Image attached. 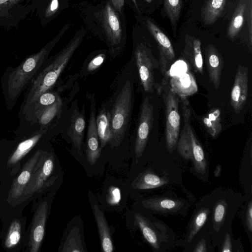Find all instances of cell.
<instances>
[{"label":"cell","instance_id":"6da1fadb","mask_svg":"<svg viewBox=\"0 0 252 252\" xmlns=\"http://www.w3.org/2000/svg\"><path fill=\"white\" fill-rule=\"evenodd\" d=\"M134 79L126 66L121 72L115 90L105 101L110 116L112 147L120 145L130 130L134 103Z\"/></svg>","mask_w":252,"mask_h":252},{"label":"cell","instance_id":"7a4b0ae2","mask_svg":"<svg viewBox=\"0 0 252 252\" xmlns=\"http://www.w3.org/2000/svg\"><path fill=\"white\" fill-rule=\"evenodd\" d=\"M57 37L37 52L27 56L18 66H8L0 79L6 109L12 110L22 94L27 90L58 41Z\"/></svg>","mask_w":252,"mask_h":252},{"label":"cell","instance_id":"3957f363","mask_svg":"<svg viewBox=\"0 0 252 252\" xmlns=\"http://www.w3.org/2000/svg\"><path fill=\"white\" fill-rule=\"evenodd\" d=\"M140 172L132 186L139 191L163 192L183 185L182 161L166 151L157 153Z\"/></svg>","mask_w":252,"mask_h":252},{"label":"cell","instance_id":"277c9868","mask_svg":"<svg viewBox=\"0 0 252 252\" xmlns=\"http://www.w3.org/2000/svg\"><path fill=\"white\" fill-rule=\"evenodd\" d=\"M82 38L77 37L58 53L47 59L25 91L24 97L20 107V122L25 117L37 98L42 93L54 88L80 45Z\"/></svg>","mask_w":252,"mask_h":252},{"label":"cell","instance_id":"5b68a950","mask_svg":"<svg viewBox=\"0 0 252 252\" xmlns=\"http://www.w3.org/2000/svg\"><path fill=\"white\" fill-rule=\"evenodd\" d=\"M208 194L210 213L206 223L214 248L226 232L242 204L249 197L229 188L219 187Z\"/></svg>","mask_w":252,"mask_h":252},{"label":"cell","instance_id":"8992f818","mask_svg":"<svg viewBox=\"0 0 252 252\" xmlns=\"http://www.w3.org/2000/svg\"><path fill=\"white\" fill-rule=\"evenodd\" d=\"M51 138L48 130L39 129L13 139H0V179L18 172L36 150Z\"/></svg>","mask_w":252,"mask_h":252},{"label":"cell","instance_id":"52a82bcc","mask_svg":"<svg viewBox=\"0 0 252 252\" xmlns=\"http://www.w3.org/2000/svg\"><path fill=\"white\" fill-rule=\"evenodd\" d=\"M47 142L38 148L22 165L18 173L0 179V219L23 213L26 207L24 193L32 171L40 159Z\"/></svg>","mask_w":252,"mask_h":252},{"label":"cell","instance_id":"ba28073f","mask_svg":"<svg viewBox=\"0 0 252 252\" xmlns=\"http://www.w3.org/2000/svg\"><path fill=\"white\" fill-rule=\"evenodd\" d=\"M145 213L134 214V225L144 240L155 252H165L173 248L177 240L173 230L148 211L145 210Z\"/></svg>","mask_w":252,"mask_h":252},{"label":"cell","instance_id":"9c48e42d","mask_svg":"<svg viewBox=\"0 0 252 252\" xmlns=\"http://www.w3.org/2000/svg\"><path fill=\"white\" fill-rule=\"evenodd\" d=\"M55 169V154L47 145L25 189L24 199L26 207L50 189L57 178Z\"/></svg>","mask_w":252,"mask_h":252},{"label":"cell","instance_id":"30bf717a","mask_svg":"<svg viewBox=\"0 0 252 252\" xmlns=\"http://www.w3.org/2000/svg\"><path fill=\"white\" fill-rule=\"evenodd\" d=\"M77 87L72 89L67 96H62L55 103L40 110L27 124L19 126L14 132L15 135H28L39 129H47L51 137L54 136L59 121L77 93Z\"/></svg>","mask_w":252,"mask_h":252},{"label":"cell","instance_id":"8fae6325","mask_svg":"<svg viewBox=\"0 0 252 252\" xmlns=\"http://www.w3.org/2000/svg\"><path fill=\"white\" fill-rule=\"evenodd\" d=\"M140 204L150 213L164 217L169 215L185 217L191 206L189 200L179 196L173 189L145 197L140 200Z\"/></svg>","mask_w":252,"mask_h":252},{"label":"cell","instance_id":"7c38bea8","mask_svg":"<svg viewBox=\"0 0 252 252\" xmlns=\"http://www.w3.org/2000/svg\"><path fill=\"white\" fill-rule=\"evenodd\" d=\"M86 129L85 105L80 110L77 99L71 101L59 121L55 134L60 132L66 136L72 147L78 152L82 151Z\"/></svg>","mask_w":252,"mask_h":252},{"label":"cell","instance_id":"4fadbf2b","mask_svg":"<svg viewBox=\"0 0 252 252\" xmlns=\"http://www.w3.org/2000/svg\"><path fill=\"white\" fill-rule=\"evenodd\" d=\"M1 220L0 239L3 249L7 252H25L28 243L27 217L19 213Z\"/></svg>","mask_w":252,"mask_h":252},{"label":"cell","instance_id":"5bb4252c","mask_svg":"<svg viewBox=\"0 0 252 252\" xmlns=\"http://www.w3.org/2000/svg\"><path fill=\"white\" fill-rule=\"evenodd\" d=\"M37 199L33 201V214L27 229L28 243L25 252H39L44 238L50 204L46 198Z\"/></svg>","mask_w":252,"mask_h":252},{"label":"cell","instance_id":"9a60e30c","mask_svg":"<svg viewBox=\"0 0 252 252\" xmlns=\"http://www.w3.org/2000/svg\"><path fill=\"white\" fill-rule=\"evenodd\" d=\"M164 102L166 113L165 151L182 161L176 150L180 128L179 99L169 89L164 95Z\"/></svg>","mask_w":252,"mask_h":252},{"label":"cell","instance_id":"2e32d148","mask_svg":"<svg viewBox=\"0 0 252 252\" xmlns=\"http://www.w3.org/2000/svg\"><path fill=\"white\" fill-rule=\"evenodd\" d=\"M126 67L133 77H138L144 92L153 94L157 85L154 79V65L147 50L142 46H137Z\"/></svg>","mask_w":252,"mask_h":252},{"label":"cell","instance_id":"e0dca14e","mask_svg":"<svg viewBox=\"0 0 252 252\" xmlns=\"http://www.w3.org/2000/svg\"><path fill=\"white\" fill-rule=\"evenodd\" d=\"M139 112L134 144L136 163L145 155L154 123V108L148 96L144 98Z\"/></svg>","mask_w":252,"mask_h":252},{"label":"cell","instance_id":"ac0fdd59","mask_svg":"<svg viewBox=\"0 0 252 252\" xmlns=\"http://www.w3.org/2000/svg\"><path fill=\"white\" fill-rule=\"evenodd\" d=\"M210 213L208 194L202 196L195 205L187 224L183 238L176 241V245L185 249L191 242L195 236L204 227Z\"/></svg>","mask_w":252,"mask_h":252},{"label":"cell","instance_id":"d6986e66","mask_svg":"<svg viewBox=\"0 0 252 252\" xmlns=\"http://www.w3.org/2000/svg\"><path fill=\"white\" fill-rule=\"evenodd\" d=\"M86 96L90 104V113L86 137V156L88 162L94 165L99 158L102 149L98 138L96 123V100L94 93L87 92Z\"/></svg>","mask_w":252,"mask_h":252},{"label":"cell","instance_id":"ffe728a7","mask_svg":"<svg viewBox=\"0 0 252 252\" xmlns=\"http://www.w3.org/2000/svg\"><path fill=\"white\" fill-rule=\"evenodd\" d=\"M105 26L108 34V46L112 59L121 52L124 43L122 41V29L119 19L114 10L108 3L104 11Z\"/></svg>","mask_w":252,"mask_h":252},{"label":"cell","instance_id":"44dd1931","mask_svg":"<svg viewBox=\"0 0 252 252\" xmlns=\"http://www.w3.org/2000/svg\"><path fill=\"white\" fill-rule=\"evenodd\" d=\"M248 91V69L239 63L231 93V104L236 113H239L245 105Z\"/></svg>","mask_w":252,"mask_h":252},{"label":"cell","instance_id":"7402d4cb","mask_svg":"<svg viewBox=\"0 0 252 252\" xmlns=\"http://www.w3.org/2000/svg\"><path fill=\"white\" fill-rule=\"evenodd\" d=\"M170 84L171 90L181 99L194 94L198 90L195 78L188 69L170 74Z\"/></svg>","mask_w":252,"mask_h":252},{"label":"cell","instance_id":"603a6c76","mask_svg":"<svg viewBox=\"0 0 252 252\" xmlns=\"http://www.w3.org/2000/svg\"><path fill=\"white\" fill-rule=\"evenodd\" d=\"M71 85L69 83L65 85H59L58 87L57 86V89H55V87L41 94L26 114L24 119L20 122L19 126L27 124L40 110L57 101L62 97L61 94L66 91V88L70 87Z\"/></svg>","mask_w":252,"mask_h":252},{"label":"cell","instance_id":"cb8c5ba5","mask_svg":"<svg viewBox=\"0 0 252 252\" xmlns=\"http://www.w3.org/2000/svg\"><path fill=\"white\" fill-rule=\"evenodd\" d=\"M205 60L209 79L218 90L223 67L222 57L213 46L209 45L205 50Z\"/></svg>","mask_w":252,"mask_h":252},{"label":"cell","instance_id":"d4e9b609","mask_svg":"<svg viewBox=\"0 0 252 252\" xmlns=\"http://www.w3.org/2000/svg\"><path fill=\"white\" fill-rule=\"evenodd\" d=\"M239 181L248 197L252 196V150L251 145L246 148L241 160L239 171Z\"/></svg>","mask_w":252,"mask_h":252},{"label":"cell","instance_id":"484cf974","mask_svg":"<svg viewBox=\"0 0 252 252\" xmlns=\"http://www.w3.org/2000/svg\"><path fill=\"white\" fill-rule=\"evenodd\" d=\"M92 208L98 228L102 250L104 252H112L114 251V246L110 229L105 215L97 205L94 204Z\"/></svg>","mask_w":252,"mask_h":252},{"label":"cell","instance_id":"4316f807","mask_svg":"<svg viewBox=\"0 0 252 252\" xmlns=\"http://www.w3.org/2000/svg\"><path fill=\"white\" fill-rule=\"evenodd\" d=\"M96 123L100 147L102 149L110 143L112 138L109 113L105 101L102 102L98 108Z\"/></svg>","mask_w":252,"mask_h":252},{"label":"cell","instance_id":"83f0119b","mask_svg":"<svg viewBox=\"0 0 252 252\" xmlns=\"http://www.w3.org/2000/svg\"><path fill=\"white\" fill-rule=\"evenodd\" d=\"M146 25L159 46V52L162 53L167 60H173L175 58V52L169 39L150 20L147 21Z\"/></svg>","mask_w":252,"mask_h":252},{"label":"cell","instance_id":"f1b7e54d","mask_svg":"<svg viewBox=\"0 0 252 252\" xmlns=\"http://www.w3.org/2000/svg\"><path fill=\"white\" fill-rule=\"evenodd\" d=\"M215 248L207 227L203 228L185 249L186 252H213Z\"/></svg>","mask_w":252,"mask_h":252},{"label":"cell","instance_id":"f546056e","mask_svg":"<svg viewBox=\"0 0 252 252\" xmlns=\"http://www.w3.org/2000/svg\"><path fill=\"white\" fill-rule=\"evenodd\" d=\"M106 58V52L104 51L90 54L83 63L79 76L86 77L96 73L104 63Z\"/></svg>","mask_w":252,"mask_h":252},{"label":"cell","instance_id":"4dcf8cb0","mask_svg":"<svg viewBox=\"0 0 252 252\" xmlns=\"http://www.w3.org/2000/svg\"><path fill=\"white\" fill-rule=\"evenodd\" d=\"M184 54L189 59L194 71L203 74V63L200 40L194 39L188 43L184 49Z\"/></svg>","mask_w":252,"mask_h":252},{"label":"cell","instance_id":"1f68e13d","mask_svg":"<svg viewBox=\"0 0 252 252\" xmlns=\"http://www.w3.org/2000/svg\"><path fill=\"white\" fill-rule=\"evenodd\" d=\"M226 0H206L202 11V17L206 25L213 24L224 9Z\"/></svg>","mask_w":252,"mask_h":252},{"label":"cell","instance_id":"d6a6232c","mask_svg":"<svg viewBox=\"0 0 252 252\" xmlns=\"http://www.w3.org/2000/svg\"><path fill=\"white\" fill-rule=\"evenodd\" d=\"M237 213L252 249V196L242 204Z\"/></svg>","mask_w":252,"mask_h":252},{"label":"cell","instance_id":"836d02e7","mask_svg":"<svg viewBox=\"0 0 252 252\" xmlns=\"http://www.w3.org/2000/svg\"><path fill=\"white\" fill-rule=\"evenodd\" d=\"M219 252H244L241 237H234L232 228L229 229L217 245Z\"/></svg>","mask_w":252,"mask_h":252},{"label":"cell","instance_id":"e575fe53","mask_svg":"<svg viewBox=\"0 0 252 252\" xmlns=\"http://www.w3.org/2000/svg\"><path fill=\"white\" fill-rule=\"evenodd\" d=\"M246 0H240L235 9L227 30V35L233 38L240 31L244 23Z\"/></svg>","mask_w":252,"mask_h":252},{"label":"cell","instance_id":"d590c367","mask_svg":"<svg viewBox=\"0 0 252 252\" xmlns=\"http://www.w3.org/2000/svg\"><path fill=\"white\" fill-rule=\"evenodd\" d=\"M203 123L209 133L216 138L221 130L220 111L218 109H212L204 118Z\"/></svg>","mask_w":252,"mask_h":252},{"label":"cell","instance_id":"8d00e7d4","mask_svg":"<svg viewBox=\"0 0 252 252\" xmlns=\"http://www.w3.org/2000/svg\"><path fill=\"white\" fill-rule=\"evenodd\" d=\"M85 251L80 237L79 229L77 227L72 229L66 238L62 252H83Z\"/></svg>","mask_w":252,"mask_h":252},{"label":"cell","instance_id":"74e56055","mask_svg":"<svg viewBox=\"0 0 252 252\" xmlns=\"http://www.w3.org/2000/svg\"><path fill=\"white\" fill-rule=\"evenodd\" d=\"M164 9L172 25L175 24L180 15L182 0H164Z\"/></svg>","mask_w":252,"mask_h":252},{"label":"cell","instance_id":"f35d334b","mask_svg":"<svg viewBox=\"0 0 252 252\" xmlns=\"http://www.w3.org/2000/svg\"><path fill=\"white\" fill-rule=\"evenodd\" d=\"M21 0H0V12H4L12 8V6L17 4Z\"/></svg>","mask_w":252,"mask_h":252},{"label":"cell","instance_id":"ab89813d","mask_svg":"<svg viewBox=\"0 0 252 252\" xmlns=\"http://www.w3.org/2000/svg\"><path fill=\"white\" fill-rule=\"evenodd\" d=\"M132 0L136 5V7H137L136 0ZM111 1H112L114 7L117 10V11H118L119 12H121L124 4V0H111Z\"/></svg>","mask_w":252,"mask_h":252},{"label":"cell","instance_id":"60d3db41","mask_svg":"<svg viewBox=\"0 0 252 252\" xmlns=\"http://www.w3.org/2000/svg\"><path fill=\"white\" fill-rule=\"evenodd\" d=\"M59 5L58 0H52L50 6L49 12L53 13L58 8Z\"/></svg>","mask_w":252,"mask_h":252},{"label":"cell","instance_id":"b9f144b4","mask_svg":"<svg viewBox=\"0 0 252 252\" xmlns=\"http://www.w3.org/2000/svg\"><path fill=\"white\" fill-rule=\"evenodd\" d=\"M221 170H222V166L221 165L218 164L217 165H216L215 169L213 172V175H214V177H215L216 178H219L221 174Z\"/></svg>","mask_w":252,"mask_h":252},{"label":"cell","instance_id":"7bdbcfd3","mask_svg":"<svg viewBox=\"0 0 252 252\" xmlns=\"http://www.w3.org/2000/svg\"><path fill=\"white\" fill-rule=\"evenodd\" d=\"M147 0L148 2H150L151 1V0Z\"/></svg>","mask_w":252,"mask_h":252}]
</instances>
